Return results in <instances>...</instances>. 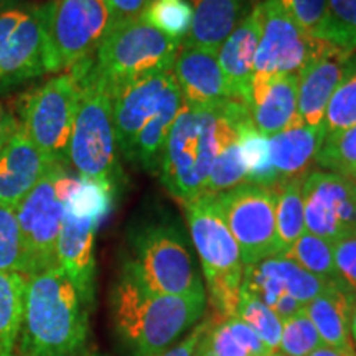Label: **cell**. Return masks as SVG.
Returning <instances> with one entry per match:
<instances>
[{
	"label": "cell",
	"instance_id": "9a60e30c",
	"mask_svg": "<svg viewBox=\"0 0 356 356\" xmlns=\"http://www.w3.org/2000/svg\"><path fill=\"white\" fill-rule=\"evenodd\" d=\"M177 88L175 74L170 70L137 78L111 91L115 142L124 159L127 160L137 136L162 109L168 95Z\"/></svg>",
	"mask_w": 356,
	"mask_h": 356
},
{
	"label": "cell",
	"instance_id": "cb8c5ba5",
	"mask_svg": "<svg viewBox=\"0 0 356 356\" xmlns=\"http://www.w3.org/2000/svg\"><path fill=\"white\" fill-rule=\"evenodd\" d=\"M325 139L323 129L309 127L305 124L291 126L286 131L269 137V150L273 165L279 175V184L309 175Z\"/></svg>",
	"mask_w": 356,
	"mask_h": 356
},
{
	"label": "cell",
	"instance_id": "4fadbf2b",
	"mask_svg": "<svg viewBox=\"0 0 356 356\" xmlns=\"http://www.w3.org/2000/svg\"><path fill=\"white\" fill-rule=\"evenodd\" d=\"M305 231L335 243L356 231V181L315 170L302 185Z\"/></svg>",
	"mask_w": 356,
	"mask_h": 356
},
{
	"label": "cell",
	"instance_id": "4316f807",
	"mask_svg": "<svg viewBox=\"0 0 356 356\" xmlns=\"http://www.w3.org/2000/svg\"><path fill=\"white\" fill-rule=\"evenodd\" d=\"M257 266L274 277L289 296L299 300L302 305L310 304L325 289L330 286L333 279H323L302 269L299 264L282 256H273L256 262Z\"/></svg>",
	"mask_w": 356,
	"mask_h": 356
},
{
	"label": "cell",
	"instance_id": "9c48e42d",
	"mask_svg": "<svg viewBox=\"0 0 356 356\" xmlns=\"http://www.w3.org/2000/svg\"><path fill=\"white\" fill-rule=\"evenodd\" d=\"M79 101L74 74H60L22 101L20 126L51 163L70 162V140Z\"/></svg>",
	"mask_w": 356,
	"mask_h": 356
},
{
	"label": "cell",
	"instance_id": "7402d4cb",
	"mask_svg": "<svg viewBox=\"0 0 356 356\" xmlns=\"http://www.w3.org/2000/svg\"><path fill=\"white\" fill-rule=\"evenodd\" d=\"M355 305L356 296L338 277L305 305V314L317 328L323 345L348 356H356L350 330Z\"/></svg>",
	"mask_w": 356,
	"mask_h": 356
},
{
	"label": "cell",
	"instance_id": "bcb514c9",
	"mask_svg": "<svg viewBox=\"0 0 356 356\" xmlns=\"http://www.w3.org/2000/svg\"><path fill=\"white\" fill-rule=\"evenodd\" d=\"M350 330H351V335H353L355 341H356V305H355L353 315H351V327H350Z\"/></svg>",
	"mask_w": 356,
	"mask_h": 356
},
{
	"label": "cell",
	"instance_id": "44dd1931",
	"mask_svg": "<svg viewBox=\"0 0 356 356\" xmlns=\"http://www.w3.org/2000/svg\"><path fill=\"white\" fill-rule=\"evenodd\" d=\"M348 58L346 53L333 47L302 70L297 99V115L302 124L315 129L322 127L325 111L343 76V66Z\"/></svg>",
	"mask_w": 356,
	"mask_h": 356
},
{
	"label": "cell",
	"instance_id": "f6af8a7d",
	"mask_svg": "<svg viewBox=\"0 0 356 356\" xmlns=\"http://www.w3.org/2000/svg\"><path fill=\"white\" fill-rule=\"evenodd\" d=\"M22 0H0V10H6V8L20 6Z\"/></svg>",
	"mask_w": 356,
	"mask_h": 356
},
{
	"label": "cell",
	"instance_id": "e575fe53",
	"mask_svg": "<svg viewBox=\"0 0 356 356\" xmlns=\"http://www.w3.org/2000/svg\"><path fill=\"white\" fill-rule=\"evenodd\" d=\"M236 317L246 322L270 350L277 353L282 337V320L266 304L246 291H241Z\"/></svg>",
	"mask_w": 356,
	"mask_h": 356
},
{
	"label": "cell",
	"instance_id": "d6986e66",
	"mask_svg": "<svg viewBox=\"0 0 356 356\" xmlns=\"http://www.w3.org/2000/svg\"><path fill=\"white\" fill-rule=\"evenodd\" d=\"M173 74L184 104L190 108H207L222 101H234L215 51L181 47L173 65Z\"/></svg>",
	"mask_w": 356,
	"mask_h": 356
},
{
	"label": "cell",
	"instance_id": "f546056e",
	"mask_svg": "<svg viewBox=\"0 0 356 356\" xmlns=\"http://www.w3.org/2000/svg\"><path fill=\"white\" fill-rule=\"evenodd\" d=\"M356 126V53L345 61L343 76L328 102L322 129L325 136Z\"/></svg>",
	"mask_w": 356,
	"mask_h": 356
},
{
	"label": "cell",
	"instance_id": "c3c4849f",
	"mask_svg": "<svg viewBox=\"0 0 356 356\" xmlns=\"http://www.w3.org/2000/svg\"><path fill=\"white\" fill-rule=\"evenodd\" d=\"M274 356H284V355H280V353H275Z\"/></svg>",
	"mask_w": 356,
	"mask_h": 356
},
{
	"label": "cell",
	"instance_id": "d6a6232c",
	"mask_svg": "<svg viewBox=\"0 0 356 356\" xmlns=\"http://www.w3.org/2000/svg\"><path fill=\"white\" fill-rule=\"evenodd\" d=\"M315 163L325 172L356 181V126L325 136Z\"/></svg>",
	"mask_w": 356,
	"mask_h": 356
},
{
	"label": "cell",
	"instance_id": "ffe728a7",
	"mask_svg": "<svg viewBox=\"0 0 356 356\" xmlns=\"http://www.w3.org/2000/svg\"><path fill=\"white\" fill-rule=\"evenodd\" d=\"M262 32L261 3L251 8L248 17L233 30L218 51V61L231 96L236 102L249 106L251 83L254 76V58Z\"/></svg>",
	"mask_w": 356,
	"mask_h": 356
},
{
	"label": "cell",
	"instance_id": "74e56055",
	"mask_svg": "<svg viewBox=\"0 0 356 356\" xmlns=\"http://www.w3.org/2000/svg\"><path fill=\"white\" fill-rule=\"evenodd\" d=\"M305 33L315 37L323 19L327 0H277Z\"/></svg>",
	"mask_w": 356,
	"mask_h": 356
},
{
	"label": "cell",
	"instance_id": "836d02e7",
	"mask_svg": "<svg viewBox=\"0 0 356 356\" xmlns=\"http://www.w3.org/2000/svg\"><path fill=\"white\" fill-rule=\"evenodd\" d=\"M282 257L299 264L302 269L323 279H337L335 261H333V243L305 231L293 243Z\"/></svg>",
	"mask_w": 356,
	"mask_h": 356
},
{
	"label": "cell",
	"instance_id": "8fae6325",
	"mask_svg": "<svg viewBox=\"0 0 356 356\" xmlns=\"http://www.w3.org/2000/svg\"><path fill=\"white\" fill-rule=\"evenodd\" d=\"M111 25L106 0L48 2V37L56 71L71 70L95 56Z\"/></svg>",
	"mask_w": 356,
	"mask_h": 356
},
{
	"label": "cell",
	"instance_id": "60d3db41",
	"mask_svg": "<svg viewBox=\"0 0 356 356\" xmlns=\"http://www.w3.org/2000/svg\"><path fill=\"white\" fill-rule=\"evenodd\" d=\"M210 323H211V317L203 320L202 323H197L193 328H191V332L184 338V340L178 341V343L173 345L172 348H168L165 353H162L160 356H195L200 340H202L203 333L207 332V328L210 327Z\"/></svg>",
	"mask_w": 356,
	"mask_h": 356
},
{
	"label": "cell",
	"instance_id": "b9f144b4",
	"mask_svg": "<svg viewBox=\"0 0 356 356\" xmlns=\"http://www.w3.org/2000/svg\"><path fill=\"white\" fill-rule=\"evenodd\" d=\"M29 10L30 6H24V3L6 8V10H0V50L6 47L10 35L15 32V29L25 19Z\"/></svg>",
	"mask_w": 356,
	"mask_h": 356
},
{
	"label": "cell",
	"instance_id": "3957f363",
	"mask_svg": "<svg viewBox=\"0 0 356 356\" xmlns=\"http://www.w3.org/2000/svg\"><path fill=\"white\" fill-rule=\"evenodd\" d=\"M79 86V101L70 140V162L79 177L115 190L121 181L113 121V92L96 68L95 56L70 70Z\"/></svg>",
	"mask_w": 356,
	"mask_h": 356
},
{
	"label": "cell",
	"instance_id": "ba28073f",
	"mask_svg": "<svg viewBox=\"0 0 356 356\" xmlns=\"http://www.w3.org/2000/svg\"><path fill=\"white\" fill-rule=\"evenodd\" d=\"M76 180L65 165L53 163L15 207L26 257V277L58 266L56 244L63 222L65 202Z\"/></svg>",
	"mask_w": 356,
	"mask_h": 356
},
{
	"label": "cell",
	"instance_id": "484cf974",
	"mask_svg": "<svg viewBox=\"0 0 356 356\" xmlns=\"http://www.w3.org/2000/svg\"><path fill=\"white\" fill-rule=\"evenodd\" d=\"M305 177L292 178L275 185V243H277V254H286L293 246V243L305 233L304 216V197H302V185Z\"/></svg>",
	"mask_w": 356,
	"mask_h": 356
},
{
	"label": "cell",
	"instance_id": "8992f818",
	"mask_svg": "<svg viewBox=\"0 0 356 356\" xmlns=\"http://www.w3.org/2000/svg\"><path fill=\"white\" fill-rule=\"evenodd\" d=\"M134 256L126 266L149 291L163 296H203L200 270L173 218H159L132 234Z\"/></svg>",
	"mask_w": 356,
	"mask_h": 356
},
{
	"label": "cell",
	"instance_id": "f1b7e54d",
	"mask_svg": "<svg viewBox=\"0 0 356 356\" xmlns=\"http://www.w3.org/2000/svg\"><path fill=\"white\" fill-rule=\"evenodd\" d=\"M238 145L248 184L266 186V188H274L275 185H279V175L270 160L269 137L257 132L252 121L241 129Z\"/></svg>",
	"mask_w": 356,
	"mask_h": 356
},
{
	"label": "cell",
	"instance_id": "603a6c76",
	"mask_svg": "<svg viewBox=\"0 0 356 356\" xmlns=\"http://www.w3.org/2000/svg\"><path fill=\"white\" fill-rule=\"evenodd\" d=\"M193 19L181 47L218 53L225 40L246 19L249 0H191Z\"/></svg>",
	"mask_w": 356,
	"mask_h": 356
},
{
	"label": "cell",
	"instance_id": "e0dca14e",
	"mask_svg": "<svg viewBox=\"0 0 356 356\" xmlns=\"http://www.w3.org/2000/svg\"><path fill=\"white\" fill-rule=\"evenodd\" d=\"M299 99V74L282 76H252L251 101L248 113L252 126L266 137L299 126L297 115Z\"/></svg>",
	"mask_w": 356,
	"mask_h": 356
},
{
	"label": "cell",
	"instance_id": "52a82bcc",
	"mask_svg": "<svg viewBox=\"0 0 356 356\" xmlns=\"http://www.w3.org/2000/svg\"><path fill=\"white\" fill-rule=\"evenodd\" d=\"M180 48V42L136 17L111 26L95 53V63L113 91L137 78L173 70Z\"/></svg>",
	"mask_w": 356,
	"mask_h": 356
},
{
	"label": "cell",
	"instance_id": "1f68e13d",
	"mask_svg": "<svg viewBox=\"0 0 356 356\" xmlns=\"http://www.w3.org/2000/svg\"><path fill=\"white\" fill-rule=\"evenodd\" d=\"M140 19L170 40L184 43L190 32L193 7L188 0H150Z\"/></svg>",
	"mask_w": 356,
	"mask_h": 356
},
{
	"label": "cell",
	"instance_id": "681fc988",
	"mask_svg": "<svg viewBox=\"0 0 356 356\" xmlns=\"http://www.w3.org/2000/svg\"><path fill=\"white\" fill-rule=\"evenodd\" d=\"M89 356H97V355H89Z\"/></svg>",
	"mask_w": 356,
	"mask_h": 356
},
{
	"label": "cell",
	"instance_id": "ab89813d",
	"mask_svg": "<svg viewBox=\"0 0 356 356\" xmlns=\"http://www.w3.org/2000/svg\"><path fill=\"white\" fill-rule=\"evenodd\" d=\"M106 2H108L111 13V26L121 24V22L140 17V13L144 12L150 0H106Z\"/></svg>",
	"mask_w": 356,
	"mask_h": 356
},
{
	"label": "cell",
	"instance_id": "4dcf8cb0",
	"mask_svg": "<svg viewBox=\"0 0 356 356\" xmlns=\"http://www.w3.org/2000/svg\"><path fill=\"white\" fill-rule=\"evenodd\" d=\"M315 37L351 56L356 53V0H327Z\"/></svg>",
	"mask_w": 356,
	"mask_h": 356
},
{
	"label": "cell",
	"instance_id": "2e32d148",
	"mask_svg": "<svg viewBox=\"0 0 356 356\" xmlns=\"http://www.w3.org/2000/svg\"><path fill=\"white\" fill-rule=\"evenodd\" d=\"M101 222L99 216L65 207L56 244L58 266L70 275L89 305L95 300V239Z\"/></svg>",
	"mask_w": 356,
	"mask_h": 356
},
{
	"label": "cell",
	"instance_id": "30bf717a",
	"mask_svg": "<svg viewBox=\"0 0 356 356\" xmlns=\"http://www.w3.org/2000/svg\"><path fill=\"white\" fill-rule=\"evenodd\" d=\"M275 191L241 184L216 195L218 207L234 236L244 266L277 254L275 243Z\"/></svg>",
	"mask_w": 356,
	"mask_h": 356
},
{
	"label": "cell",
	"instance_id": "ac0fdd59",
	"mask_svg": "<svg viewBox=\"0 0 356 356\" xmlns=\"http://www.w3.org/2000/svg\"><path fill=\"white\" fill-rule=\"evenodd\" d=\"M51 165L19 122L0 147V203L15 208Z\"/></svg>",
	"mask_w": 356,
	"mask_h": 356
},
{
	"label": "cell",
	"instance_id": "8d00e7d4",
	"mask_svg": "<svg viewBox=\"0 0 356 356\" xmlns=\"http://www.w3.org/2000/svg\"><path fill=\"white\" fill-rule=\"evenodd\" d=\"M322 345V338H320L317 328L312 323L309 315L305 314V307L292 318L282 322L279 351L284 356H309L312 351Z\"/></svg>",
	"mask_w": 356,
	"mask_h": 356
},
{
	"label": "cell",
	"instance_id": "7c38bea8",
	"mask_svg": "<svg viewBox=\"0 0 356 356\" xmlns=\"http://www.w3.org/2000/svg\"><path fill=\"white\" fill-rule=\"evenodd\" d=\"M262 32L254 58L256 76L300 74L312 60L333 44L305 33L277 0L261 2Z\"/></svg>",
	"mask_w": 356,
	"mask_h": 356
},
{
	"label": "cell",
	"instance_id": "7dc6e473",
	"mask_svg": "<svg viewBox=\"0 0 356 356\" xmlns=\"http://www.w3.org/2000/svg\"><path fill=\"white\" fill-rule=\"evenodd\" d=\"M0 356H15V355H0Z\"/></svg>",
	"mask_w": 356,
	"mask_h": 356
},
{
	"label": "cell",
	"instance_id": "277c9868",
	"mask_svg": "<svg viewBox=\"0 0 356 356\" xmlns=\"http://www.w3.org/2000/svg\"><path fill=\"white\" fill-rule=\"evenodd\" d=\"M225 102L207 108L184 104L168 134L159 177L168 193L181 204L203 197L207 190L220 149Z\"/></svg>",
	"mask_w": 356,
	"mask_h": 356
},
{
	"label": "cell",
	"instance_id": "5bb4252c",
	"mask_svg": "<svg viewBox=\"0 0 356 356\" xmlns=\"http://www.w3.org/2000/svg\"><path fill=\"white\" fill-rule=\"evenodd\" d=\"M44 73H58L48 37V2L30 6L0 50V86H15Z\"/></svg>",
	"mask_w": 356,
	"mask_h": 356
},
{
	"label": "cell",
	"instance_id": "d590c367",
	"mask_svg": "<svg viewBox=\"0 0 356 356\" xmlns=\"http://www.w3.org/2000/svg\"><path fill=\"white\" fill-rule=\"evenodd\" d=\"M0 270L19 273L26 277V257L17 211L0 203Z\"/></svg>",
	"mask_w": 356,
	"mask_h": 356
},
{
	"label": "cell",
	"instance_id": "83f0119b",
	"mask_svg": "<svg viewBox=\"0 0 356 356\" xmlns=\"http://www.w3.org/2000/svg\"><path fill=\"white\" fill-rule=\"evenodd\" d=\"M26 277L0 270V355H10L20 335Z\"/></svg>",
	"mask_w": 356,
	"mask_h": 356
},
{
	"label": "cell",
	"instance_id": "f35d334b",
	"mask_svg": "<svg viewBox=\"0 0 356 356\" xmlns=\"http://www.w3.org/2000/svg\"><path fill=\"white\" fill-rule=\"evenodd\" d=\"M337 277L356 296V231L333 243Z\"/></svg>",
	"mask_w": 356,
	"mask_h": 356
},
{
	"label": "cell",
	"instance_id": "ee69618b",
	"mask_svg": "<svg viewBox=\"0 0 356 356\" xmlns=\"http://www.w3.org/2000/svg\"><path fill=\"white\" fill-rule=\"evenodd\" d=\"M309 356H348V355L341 353V351H338L335 348H330V346H327V345H322V346H318L317 350L312 351Z\"/></svg>",
	"mask_w": 356,
	"mask_h": 356
},
{
	"label": "cell",
	"instance_id": "6da1fadb",
	"mask_svg": "<svg viewBox=\"0 0 356 356\" xmlns=\"http://www.w3.org/2000/svg\"><path fill=\"white\" fill-rule=\"evenodd\" d=\"M89 305L60 266L26 277L19 335L22 356H79L89 332Z\"/></svg>",
	"mask_w": 356,
	"mask_h": 356
},
{
	"label": "cell",
	"instance_id": "5b68a950",
	"mask_svg": "<svg viewBox=\"0 0 356 356\" xmlns=\"http://www.w3.org/2000/svg\"><path fill=\"white\" fill-rule=\"evenodd\" d=\"M184 207L188 218L191 243L202 261L215 318L236 317L244 264L238 243L221 215L216 197L203 195Z\"/></svg>",
	"mask_w": 356,
	"mask_h": 356
},
{
	"label": "cell",
	"instance_id": "7bdbcfd3",
	"mask_svg": "<svg viewBox=\"0 0 356 356\" xmlns=\"http://www.w3.org/2000/svg\"><path fill=\"white\" fill-rule=\"evenodd\" d=\"M17 126H19V121L13 119L7 111L0 106V147L3 145V142L7 140V137L15 131Z\"/></svg>",
	"mask_w": 356,
	"mask_h": 356
},
{
	"label": "cell",
	"instance_id": "d4e9b609",
	"mask_svg": "<svg viewBox=\"0 0 356 356\" xmlns=\"http://www.w3.org/2000/svg\"><path fill=\"white\" fill-rule=\"evenodd\" d=\"M246 322L239 317L216 320L203 333L195 356H274Z\"/></svg>",
	"mask_w": 356,
	"mask_h": 356
},
{
	"label": "cell",
	"instance_id": "7a4b0ae2",
	"mask_svg": "<svg viewBox=\"0 0 356 356\" xmlns=\"http://www.w3.org/2000/svg\"><path fill=\"white\" fill-rule=\"evenodd\" d=\"M203 296H163L145 289L124 266L111 293L115 330L132 356H160L198 323Z\"/></svg>",
	"mask_w": 356,
	"mask_h": 356
}]
</instances>
